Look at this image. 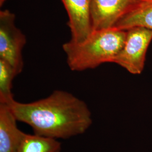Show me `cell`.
Segmentation results:
<instances>
[{
    "label": "cell",
    "mask_w": 152,
    "mask_h": 152,
    "mask_svg": "<svg viewBox=\"0 0 152 152\" xmlns=\"http://www.w3.org/2000/svg\"><path fill=\"white\" fill-rule=\"evenodd\" d=\"M7 105L17 121L30 126L34 134L56 140L83 134L92 124L86 103L63 90L31 103L13 100Z\"/></svg>",
    "instance_id": "6da1fadb"
},
{
    "label": "cell",
    "mask_w": 152,
    "mask_h": 152,
    "mask_svg": "<svg viewBox=\"0 0 152 152\" xmlns=\"http://www.w3.org/2000/svg\"><path fill=\"white\" fill-rule=\"evenodd\" d=\"M127 31L111 28L92 31L80 43L69 41L63 45L67 63L73 71L94 69L105 63H112L122 48Z\"/></svg>",
    "instance_id": "7a4b0ae2"
},
{
    "label": "cell",
    "mask_w": 152,
    "mask_h": 152,
    "mask_svg": "<svg viewBox=\"0 0 152 152\" xmlns=\"http://www.w3.org/2000/svg\"><path fill=\"white\" fill-rule=\"evenodd\" d=\"M152 40V29L142 27L129 29L124 46L112 63L120 65L131 74H141Z\"/></svg>",
    "instance_id": "3957f363"
},
{
    "label": "cell",
    "mask_w": 152,
    "mask_h": 152,
    "mask_svg": "<svg viewBox=\"0 0 152 152\" xmlns=\"http://www.w3.org/2000/svg\"><path fill=\"white\" fill-rule=\"evenodd\" d=\"M15 20L11 11H0V59L11 65L19 75L23 68L22 50L26 37L16 27Z\"/></svg>",
    "instance_id": "277c9868"
},
{
    "label": "cell",
    "mask_w": 152,
    "mask_h": 152,
    "mask_svg": "<svg viewBox=\"0 0 152 152\" xmlns=\"http://www.w3.org/2000/svg\"><path fill=\"white\" fill-rule=\"evenodd\" d=\"M139 0H91L92 31L113 28Z\"/></svg>",
    "instance_id": "5b68a950"
},
{
    "label": "cell",
    "mask_w": 152,
    "mask_h": 152,
    "mask_svg": "<svg viewBox=\"0 0 152 152\" xmlns=\"http://www.w3.org/2000/svg\"><path fill=\"white\" fill-rule=\"evenodd\" d=\"M68 15L70 41L80 43L92 32L90 18L91 0H61Z\"/></svg>",
    "instance_id": "8992f818"
},
{
    "label": "cell",
    "mask_w": 152,
    "mask_h": 152,
    "mask_svg": "<svg viewBox=\"0 0 152 152\" xmlns=\"http://www.w3.org/2000/svg\"><path fill=\"white\" fill-rule=\"evenodd\" d=\"M16 117L10 107L0 103V152H16L26 133L16 125Z\"/></svg>",
    "instance_id": "52a82bcc"
},
{
    "label": "cell",
    "mask_w": 152,
    "mask_h": 152,
    "mask_svg": "<svg viewBox=\"0 0 152 152\" xmlns=\"http://www.w3.org/2000/svg\"><path fill=\"white\" fill-rule=\"evenodd\" d=\"M135 27L152 29V0H139L113 28L127 31Z\"/></svg>",
    "instance_id": "ba28073f"
},
{
    "label": "cell",
    "mask_w": 152,
    "mask_h": 152,
    "mask_svg": "<svg viewBox=\"0 0 152 152\" xmlns=\"http://www.w3.org/2000/svg\"><path fill=\"white\" fill-rule=\"evenodd\" d=\"M61 144L58 140L26 134L16 152H61Z\"/></svg>",
    "instance_id": "9c48e42d"
},
{
    "label": "cell",
    "mask_w": 152,
    "mask_h": 152,
    "mask_svg": "<svg viewBox=\"0 0 152 152\" xmlns=\"http://www.w3.org/2000/svg\"><path fill=\"white\" fill-rule=\"evenodd\" d=\"M18 73L11 65L0 59V103L7 104L14 100L12 85Z\"/></svg>",
    "instance_id": "30bf717a"
},
{
    "label": "cell",
    "mask_w": 152,
    "mask_h": 152,
    "mask_svg": "<svg viewBox=\"0 0 152 152\" xmlns=\"http://www.w3.org/2000/svg\"><path fill=\"white\" fill-rule=\"evenodd\" d=\"M5 1L6 0H0V6H2V5L4 4Z\"/></svg>",
    "instance_id": "8fae6325"
}]
</instances>
